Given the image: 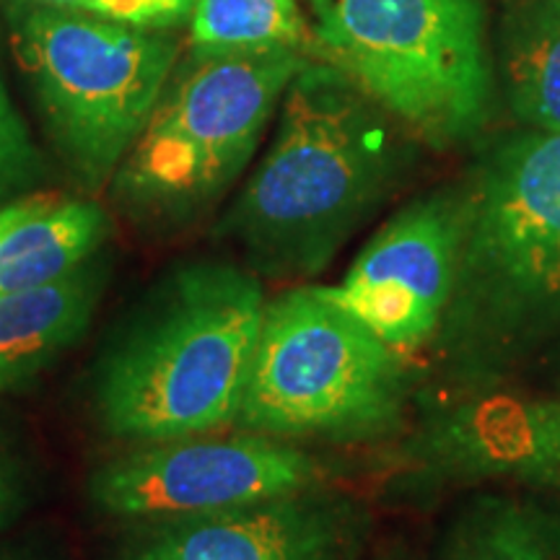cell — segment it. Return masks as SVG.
<instances>
[{"mask_svg": "<svg viewBox=\"0 0 560 560\" xmlns=\"http://www.w3.org/2000/svg\"><path fill=\"white\" fill-rule=\"evenodd\" d=\"M371 535L366 503L317 486L231 509L140 520L117 560H363Z\"/></svg>", "mask_w": 560, "mask_h": 560, "instance_id": "9c48e42d", "label": "cell"}, {"mask_svg": "<svg viewBox=\"0 0 560 560\" xmlns=\"http://www.w3.org/2000/svg\"><path fill=\"white\" fill-rule=\"evenodd\" d=\"M0 560H52L47 556H42L39 550H30V548H9L0 552Z\"/></svg>", "mask_w": 560, "mask_h": 560, "instance_id": "44dd1931", "label": "cell"}, {"mask_svg": "<svg viewBox=\"0 0 560 560\" xmlns=\"http://www.w3.org/2000/svg\"><path fill=\"white\" fill-rule=\"evenodd\" d=\"M39 156L0 75V200L37 177Z\"/></svg>", "mask_w": 560, "mask_h": 560, "instance_id": "ac0fdd59", "label": "cell"}, {"mask_svg": "<svg viewBox=\"0 0 560 560\" xmlns=\"http://www.w3.org/2000/svg\"><path fill=\"white\" fill-rule=\"evenodd\" d=\"M262 278L200 260L170 272L100 355L94 412L136 444L234 425L265 317Z\"/></svg>", "mask_w": 560, "mask_h": 560, "instance_id": "7a4b0ae2", "label": "cell"}, {"mask_svg": "<svg viewBox=\"0 0 560 560\" xmlns=\"http://www.w3.org/2000/svg\"><path fill=\"white\" fill-rule=\"evenodd\" d=\"M408 138L342 70L310 60L285 89L270 149L215 223V240L242 249L260 278L319 276L400 179Z\"/></svg>", "mask_w": 560, "mask_h": 560, "instance_id": "6da1fadb", "label": "cell"}, {"mask_svg": "<svg viewBox=\"0 0 560 560\" xmlns=\"http://www.w3.org/2000/svg\"><path fill=\"white\" fill-rule=\"evenodd\" d=\"M439 560H560V514L514 495H478L446 527Z\"/></svg>", "mask_w": 560, "mask_h": 560, "instance_id": "5bb4252c", "label": "cell"}, {"mask_svg": "<svg viewBox=\"0 0 560 560\" xmlns=\"http://www.w3.org/2000/svg\"><path fill=\"white\" fill-rule=\"evenodd\" d=\"M467 190L457 278L436 338L457 380H495L560 330V132L490 153Z\"/></svg>", "mask_w": 560, "mask_h": 560, "instance_id": "3957f363", "label": "cell"}, {"mask_svg": "<svg viewBox=\"0 0 560 560\" xmlns=\"http://www.w3.org/2000/svg\"><path fill=\"white\" fill-rule=\"evenodd\" d=\"M58 200H62L58 195L37 192V195H24V198H16L5 202V206H0V240H3L11 229H16L19 223H24L26 219H32V215L42 213V210L52 208Z\"/></svg>", "mask_w": 560, "mask_h": 560, "instance_id": "ffe728a7", "label": "cell"}, {"mask_svg": "<svg viewBox=\"0 0 560 560\" xmlns=\"http://www.w3.org/2000/svg\"><path fill=\"white\" fill-rule=\"evenodd\" d=\"M11 3L79 11L96 19L143 26V30H174L190 19L195 0H11Z\"/></svg>", "mask_w": 560, "mask_h": 560, "instance_id": "e0dca14e", "label": "cell"}, {"mask_svg": "<svg viewBox=\"0 0 560 560\" xmlns=\"http://www.w3.org/2000/svg\"><path fill=\"white\" fill-rule=\"evenodd\" d=\"M467 226V190H439L405 206L361 249L335 299L384 342L412 353L436 338Z\"/></svg>", "mask_w": 560, "mask_h": 560, "instance_id": "30bf717a", "label": "cell"}, {"mask_svg": "<svg viewBox=\"0 0 560 560\" xmlns=\"http://www.w3.org/2000/svg\"><path fill=\"white\" fill-rule=\"evenodd\" d=\"M30 503V480L16 452L0 439V529L16 522Z\"/></svg>", "mask_w": 560, "mask_h": 560, "instance_id": "d6986e66", "label": "cell"}, {"mask_svg": "<svg viewBox=\"0 0 560 560\" xmlns=\"http://www.w3.org/2000/svg\"><path fill=\"white\" fill-rule=\"evenodd\" d=\"M112 234L94 200H58L0 240V296L52 283L100 255Z\"/></svg>", "mask_w": 560, "mask_h": 560, "instance_id": "4fadbf2b", "label": "cell"}, {"mask_svg": "<svg viewBox=\"0 0 560 560\" xmlns=\"http://www.w3.org/2000/svg\"><path fill=\"white\" fill-rule=\"evenodd\" d=\"M107 280L94 255L52 283L0 296V392L34 380L83 338Z\"/></svg>", "mask_w": 560, "mask_h": 560, "instance_id": "7c38bea8", "label": "cell"}, {"mask_svg": "<svg viewBox=\"0 0 560 560\" xmlns=\"http://www.w3.org/2000/svg\"><path fill=\"white\" fill-rule=\"evenodd\" d=\"M170 30L16 5L11 45L47 130L86 190L112 185L179 62Z\"/></svg>", "mask_w": 560, "mask_h": 560, "instance_id": "52a82bcc", "label": "cell"}, {"mask_svg": "<svg viewBox=\"0 0 560 560\" xmlns=\"http://www.w3.org/2000/svg\"><path fill=\"white\" fill-rule=\"evenodd\" d=\"M317 58L387 109L412 138L450 149L488 120L480 0H312Z\"/></svg>", "mask_w": 560, "mask_h": 560, "instance_id": "8992f818", "label": "cell"}, {"mask_svg": "<svg viewBox=\"0 0 560 560\" xmlns=\"http://www.w3.org/2000/svg\"><path fill=\"white\" fill-rule=\"evenodd\" d=\"M410 392L400 350L330 285H296L265 304L234 425L291 444H366L402 429Z\"/></svg>", "mask_w": 560, "mask_h": 560, "instance_id": "277c9868", "label": "cell"}, {"mask_svg": "<svg viewBox=\"0 0 560 560\" xmlns=\"http://www.w3.org/2000/svg\"><path fill=\"white\" fill-rule=\"evenodd\" d=\"M410 462L441 482L514 480L560 490V402L475 395L425 418Z\"/></svg>", "mask_w": 560, "mask_h": 560, "instance_id": "8fae6325", "label": "cell"}, {"mask_svg": "<svg viewBox=\"0 0 560 560\" xmlns=\"http://www.w3.org/2000/svg\"><path fill=\"white\" fill-rule=\"evenodd\" d=\"M310 58L293 50L200 52L177 62L112 179L117 206L145 226H185L249 164L272 112Z\"/></svg>", "mask_w": 560, "mask_h": 560, "instance_id": "5b68a950", "label": "cell"}, {"mask_svg": "<svg viewBox=\"0 0 560 560\" xmlns=\"http://www.w3.org/2000/svg\"><path fill=\"white\" fill-rule=\"evenodd\" d=\"M371 560H423V558H418L416 552L408 550V548H387V550H382L380 556L371 558Z\"/></svg>", "mask_w": 560, "mask_h": 560, "instance_id": "7402d4cb", "label": "cell"}, {"mask_svg": "<svg viewBox=\"0 0 560 560\" xmlns=\"http://www.w3.org/2000/svg\"><path fill=\"white\" fill-rule=\"evenodd\" d=\"M190 47L200 52L317 55L314 30L296 0H195Z\"/></svg>", "mask_w": 560, "mask_h": 560, "instance_id": "2e32d148", "label": "cell"}, {"mask_svg": "<svg viewBox=\"0 0 560 560\" xmlns=\"http://www.w3.org/2000/svg\"><path fill=\"white\" fill-rule=\"evenodd\" d=\"M506 81L524 122L560 132V0H529L511 16Z\"/></svg>", "mask_w": 560, "mask_h": 560, "instance_id": "9a60e30c", "label": "cell"}, {"mask_svg": "<svg viewBox=\"0 0 560 560\" xmlns=\"http://www.w3.org/2000/svg\"><path fill=\"white\" fill-rule=\"evenodd\" d=\"M330 465L291 441L240 431L236 436L149 441L104 462L89 478L102 514L140 522L200 514L327 486Z\"/></svg>", "mask_w": 560, "mask_h": 560, "instance_id": "ba28073f", "label": "cell"}]
</instances>
